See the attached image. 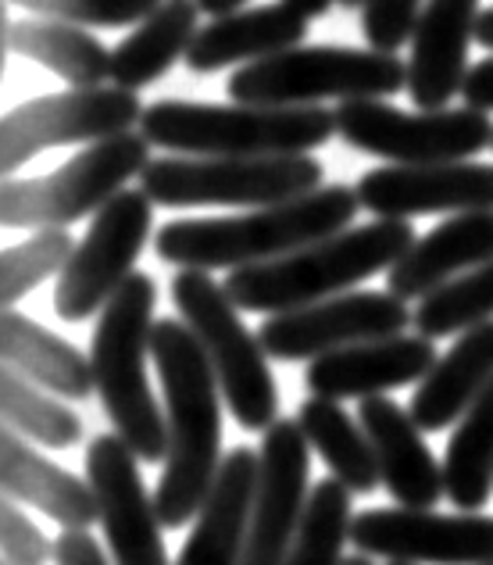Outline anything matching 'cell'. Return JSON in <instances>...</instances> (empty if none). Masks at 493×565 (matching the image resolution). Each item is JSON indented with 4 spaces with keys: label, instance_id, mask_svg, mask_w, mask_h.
Segmentation results:
<instances>
[{
    "label": "cell",
    "instance_id": "cell-5",
    "mask_svg": "<svg viewBox=\"0 0 493 565\" xmlns=\"http://www.w3.org/2000/svg\"><path fill=\"white\" fill-rule=\"evenodd\" d=\"M140 132L161 151L197 158H261L308 154L336 137V111L265 108V104H197L158 100L143 108Z\"/></svg>",
    "mask_w": 493,
    "mask_h": 565
},
{
    "label": "cell",
    "instance_id": "cell-16",
    "mask_svg": "<svg viewBox=\"0 0 493 565\" xmlns=\"http://www.w3.org/2000/svg\"><path fill=\"white\" fill-rule=\"evenodd\" d=\"M308 437L297 419H279L265 429L258 487L250 504V530L240 565H282L308 509Z\"/></svg>",
    "mask_w": 493,
    "mask_h": 565
},
{
    "label": "cell",
    "instance_id": "cell-4",
    "mask_svg": "<svg viewBox=\"0 0 493 565\" xmlns=\"http://www.w3.org/2000/svg\"><path fill=\"white\" fill-rule=\"evenodd\" d=\"M158 287L147 273H132L97 316L94 362L97 397L115 434L122 437L140 462H164L169 455V419L158 408L147 359H151Z\"/></svg>",
    "mask_w": 493,
    "mask_h": 565
},
{
    "label": "cell",
    "instance_id": "cell-2",
    "mask_svg": "<svg viewBox=\"0 0 493 565\" xmlns=\"http://www.w3.org/2000/svg\"><path fill=\"white\" fill-rule=\"evenodd\" d=\"M362 207L354 186L329 183L304 198L250 207L244 215L226 218H175L154 233V250L161 262L179 269H244L287 258L308 244L351 230Z\"/></svg>",
    "mask_w": 493,
    "mask_h": 565
},
{
    "label": "cell",
    "instance_id": "cell-19",
    "mask_svg": "<svg viewBox=\"0 0 493 565\" xmlns=\"http://www.w3.org/2000/svg\"><path fill=\"white\" fill-rule=\"evenodd\" d=\"M475 22L480 0H426L408 57V94L415 108L440 111L454 94L465 90Z\"/></svg>",
    "mask_w": 493,
    "mask_h": 565
},
{
    "label": "cell",
    "instance_id": "cell-44",
    "mask_svg": "<svg viewBox=\"0 0 493 565\" xmlns=\"http://www.w3.org/2000/svg\"><path fill=\"white\" fill-rule=\"evenodd\" d=\"M340 4H343V8H362L365 0H340Z\"/></svg>",
    "mask_w": 493,
    "mask_h": 565
},
{
    "label": "cell",
    "instance_id": "cell-45",
    "mask_svg": "<svg viewBox=\"0 0 493 565\" xmlns=\"http://www.w3.org/2000/svg\"><path fill=\"white\" fill-rule=\"evenodd\" d=\"M386 565H411V562H386Z\"/></svg>",
    "mask_w": 493,
    "mask_h": 565
},
{
    "label": "cell",
    "instance_id": "cell-18",
    "mask_svg": "<svg viewBox=\"0 0 493 565\" xmlns=\"http://www.w3.org/2000/svg\"><path fill=\"white\" fill-rule=\"evenodd\" d=\"M437 344L422 333H397L386 340H365V344L343 348L333 354L308 362L304 383L315 397L343 401V397H383L397 386L422 383L437 365Z\"/></svg>",
    "mask_w": 493,
    "mask_h": 565
},
{
    "label": "cell",
    "instance_id": "cell-24",
    "mask_svg": "<svg viewBox=\"0 0 493 565\" xmlns=\"http://www.w3.org/2000/svg\"><path fill=\"white\" fill-rule=\"evenodd\" d=\"M308 22L301 11L290 4H261V8H244L233 14H222L201 25V33L193 36L186 51V68L190 72H218L229 65H254L265 57H276L282 51L301 47L308 36Z\"/></svg>",
    "mask_w": 493,
    "mask_h": 565
},
{
    "label": "cell",
    "instance_id": "cell-8",
    "mask_svg": "<svg viewBox=\"0 0 493 565\" xmlns=\"http://www.w3.org/2000/svg\"><path fill=\"white\" fill-rule=\"evenodd\" d=\"M151 140L143 132L100 140L72 154L47 175L4 180L0 190V222L4 230H65L86 215H97L132 175L151 166Z\"/></svg>",
    "mask_w": 493,
    "mask_h": 565
},
{
    "label": "cell",
    "instance_id": "cell-30",
    "mask_svg": "<svg viewBox=\"0 0 493 565\" xmlns=\"http://www.w3.org/2000/svg\"><path fill=\"white\" fill-rule=\"evenodd\" d=\"M443 483L461 512H480L493 494V380L461 415L447 444Z\"/></svg>",
    "mask_w": 493,
    "mask_h": 565
},
{
    "label": "cell",
    "instance_id": "cell-17",
    "mask_svg": "<svg viewBox=\"0 0 493 565\" xmlns=\"http://www.w3.org/2000/svg\"><path fill=\"white\" fill-rule=\"evenodd\" d=\"M357 198L379 218L493 212V166L437 161V166H386L357 180Z\"/></svg>",
    "mask_w": 493,
    "mask_h": 565
},
{
    "label": "cell",
    "instance_id": "cell-13",
    "mask_svg": "<svg viewBox=\"0 0 493 565\" xmlns=\"http://www.w3.org/2000/svg\"><path fill=\"white\" fill-rule=\"evenodd\" d=\"M415 326V311L390 290H354L268 316L258 330L272 362H315L322 354L386 340Z\"/></svg>",
    "mask_w": 493,
    "mask_h": 565
},
{
    "label": "cell",
    "instance_id": "cell-14",
    "mask_svg": "<svg viewBox=\"0 0 493 565\" xmlns=\"http://www.w3.org/2000/svg\"><path fill=\"white\" fill-rule=\"evenodd\" d=\"M362 555L411 565H493V515L432 509H365L351 523Z\"/></svg>",
    "mask_w": 493,
    "mask_h": 565
},
{
    "label": "cell",
    "instance_id": "cell-41",
    "mask_svg": "<svg viewBox=\"0 0 493 565\" xmlns=\"http://www.w3.org/2000/svg\"><path fill=\"white\" fill-rule=\"evenodd\" d=\"M204 14H212V19H222V14H233V11H244L247 0H197Z\"/></svg>",
    "mask_w": 493,
    "mask_h": 565
},
{
    "label": "cell",
    "instance_id": "cell-34",
    "mask_svg": "<svg viewBox=\"0 0 493 565\" xmlns=\"http://www.w3.org/2000/svg\"><path fill=\"white\" fill-rule=\"evenodd\" d=\"M76 241L68 230H36L22 244L0 255V305L14 308L25 294H33L43 279L62 276Z\"/></svg>",
    "mask_w": 493,
    "mask_h": 565
},
{
    "label": "cell",
    "instance_id": "cell-6",
    "mask_svg": "<svg viewBox=\"0 0 493 565\" xmlns=\"http://www.w3.org/2000/svg\"><path fill=\"white\" fill-rule=\"evenodd\" d=\"M408 90V62L390 51L293 47L236 68L229 94L236 104L308 108L322 100H386Z\"/></svg>",
    "mask_w": 493,
    "mask_h": 565
},
{
    "label": "cell",
    "instance_id": "cell-1",
    "mask_svg": "<svg viewBox=\"0 0 493 565\" xmlns=\"http://www.w3.org/2000/svg\"><path fill=\"white\" fill-rule=\"evenodd\" d=\"M151 359L164 394L169 455L154 490L161 523L183 530L197 519L222 466V386L201 340L183 319H158L151 333Z\"/></svg>",
    "mask_w": 493,
    "mask_h": 565
},
{
    "label": "cell",
    "instance_id": "cell-37",
    "mask_svg": "<svg viewBox=\"0 0 493 565\" xmlns=\"http://www.w3.org/2000/svg\"><path fill=\"white\" fill-rule=\"evenodd\" d=\"M0 552L4 565H51L54 562V541L29 519L14 498L0 504Z\"/></svg>",
    "mask_w": 493,
    "mask_h": 565
},
{
    "label": "cell",
    "instance_id": "cell-15",
    "mask_svg": "<svg viewBox=\"0 0 493 565\" xmlns=\"http://www.w3.org/2000/svg\"><path fill=\"white\" fill-rule=\"evenodd\" d=\"M137 462L140 458L118 434H97L86 448V480L97 490L111 558L115 565H175L164 552V523Z\"/></svg>",
    "mask_w": 493,
    "mask_h": 565
},
{
    "label": "cell",
    "instance_id": "cell-35",
    "mask_svg": "<svg viewBox=\"0 0 493 565\" xmlns=\"http://www.w3.org/2000/svg\"><path fill=\"white\" fill-rule=\"evenodd\" d=\"M8 4L36 11L40 19H57L72 25L126 29L140 25L147 14H154L161 0H8Z\"/></svg>",
    "mask_w": 493,
    "mask_h": 565
},
{
    "label": "cell",
    "instance_id": "cell-22",
    "mask_svg": "<svg viewBox=\"0 0 493 565\" xmlns=\"http://www.w3.org/2000/svg\"><path fill=\"white\" fill-rule=\"evenodd\" d=\"M493 262V212H461L443 218L386 273V287L400 301H422L443 282Z\"/></svg>",
    "mask_w": 493,
    "mask_h": 565
},
{
    "label": "cell",
    "instance_id": "cell-38",
    "mask_svg": "<svg viewBox=\"0 0 493 565\" xmlns=\"http://www.w3.org/2000/svg\"><path fill=\"white\" fill-rule=\"evenodd\" d=\"M54 565H111L89 530H62L54 541Z\"/></svg>",
    "mask_w": 493,
    "mask_h": 565
},
{
    "label": "cell",
    "instance_id": "cell-36",
    "mask_svg": "<svg viewBox=\"0 0 493 565\" xmlns=\"http://www.w3.org/2000/svg\"><path fill=\"white\" fill-rule=\"evenodd\" d=\"M426 0H365L362 4V33L372 51L397 54L411 43L415 25L422 19Z\"/></svg>",
    "mask_w": 493,
    "mask_h": 565
},
{
    "label": "cell",
    "instance_id": "cell-27",
    "mask_svg": "<svg viewBox=\"0 0 493 565\" xmlns=\"http://www.w3.org/2000/svg\"><path fill=\"white\" fill-rule=\"evenodd\" d=\"M197 0H161L154 14L132 29L111 51V83L122 90H140L161 79L179 57H186L193 36L201 33Z\"/></svg>",
    "mask_w": 493,
    "mask_h": 565
},
{
    "label": "cell",
    "instance_id": "cell-33",
    "mask_svg": "<svg viewBox=\"0 0 493 565\" xmlns=\"http://www.w3.org/2000/svg\"><path fill=\"white\" fill-rule=\"evenodd\" d=\"M493 322V262L426 294L415 308V333L443 340Z\"/></svg>",
    "mask_w": 493,
    "mask_h": 565
},
{
    "label": "cell",
    "instance_id": "cell-25",
    "mask_svg": "<svg viewBox=\"0 0 493 565\" xmlns=\"http://www.w3.org/2000/svg\"><path fill=\"white\" fill-rule=\"evenodd\" d=\"M493 380V322L475 326L461 333L458 344L443 354L418 383L411 394V419L426 434H437L451 423H461V415L480 397Z\"/></svg>",
    "mask_w": 493,
    "mask_h": 565
},
{
    "label": "cell",
    "instance_id": "cell-32",
    "mask_svg": "<svg viewBox=\"0 0 493 565\" xmlns=\"http://www.w3.org/2000/svg\"><path fill=\"white\" fill-rule=\"evenodd\" d=\"M351 494L354 490L343 487L336 476L311 487L308 509L282 565H343V544L351 541L354 523Z\"/></svg>",
    "mask_w": 493,
    "mask_h": 565
},
{
    "label": "cell",
    "instance_id": "cell-42",
    "mask_svg": "<svg viewBox=\"0 0 493 565\" xmlns=\"http://www.w3.org/2000/svg\"><path fill=\"white\" fill-rule=\"evenodd\" d=\"M475 40H480L486 51H493V8L480 11V22H475Z\"/></svg>",
    "mask_w": 493,
    "mask_h": 565
},
{
    "label": "cell",
    "instance_id": "cell-10",
    "mask_svg": "<svg viewBox=\"0 0 493 565\" xmlns=\"http://www.w3.org/2000/svg\"><path fill=\"white\" fill-rule=\"evenodd\" d=\"M336 137L362 154L390 166H437L469 161L493 147V118L480 108L400 111L379 100H340Z\"/></svg>",
    "mask_w": 493,
    "mask_h": 565
},
{
    "label": "cell",
    "instance_id": "cell-20",
    "mask_svg": "<svg viewBox=\"0 0 493 565\" xmlns=\"http://www.w3.org/2000/svg\"><path fill=\"white\" fill-rule=\"evenodd\" d=\"M357 423L376 451L383 487L400 509H432L447 494L443 469L426 448L422 429L415 426L411 412H405L390 397H365L357 405Z\"/></svg>",
    "mask_w": 493,
    "mask_h": 565
},
{
    "label": "cell",
    "instance_id": "cell-9",
    "mask_svg": "<svg viewBox=\"0 0 493 565\" xmlns=\"http://www.w3.org/2000/svg\"><path fill=\"white\" fill-rule=\"evenodd\" d=\"M325 169L311 154L261 158H158L143 169L140 190L161 207H268L319 190Z\"/></svg>",
    "mask_w": 493,
    "mask_h": 565
},
{
    "label": "cell",
    "instance_id": "cell-28",
    "mask_svg": "<svg viewBox=\"0 0 493 565\" xmlns=\"http://www.w3.org/2000/svg\"><path fill=\"white\" fill-rule=\"evenodd\" d=\"M4 54L29 57L68 86H104V79H111V51L72 22L4 19Z\"/></svg>",
    "mask_w": 493,
    "mask_h": 565
},
{
    "label": "cell",
    "instance_id": "cell-31",
    "mask_svg": "<svg viewBox=\"0 0 493 565\" xmlns=\"http://www.w3.org/2000/svg\"><path fill=\"white\" fill-rule=\"evenodd\" d=\"M0 415H4L8 429L25 440H36L40 448L68 451L83 440L79 415L8 365L0 373Z\"/></svg>",
    "mask_w": 493,
    "mask_h": 565
},
{
    "label": "cell",
    "instance_id": "cell-23",
    "mask_svg": "<svg viewBox=\"0 0 493 565\" xmlns=\"http://www.w3.org/2000/svg\"><path fill=\"white\" fill-rule=\"evenodd\" d=\"M0 487H4V498L33 504L62 530H94L100 523L94 483L43 458L8 426L0 434Z\"/></svg>",
    "mask_w": 493,
    "mask_h": 565
},
{
    "label": "cell",
    "instance_id": "cell-39",
    "mask_svg": "<svg viewBox=\"0 0 493 565\" xmlns=\"http://www.w3.org/2000/svg\"><path fill=\"white\" fill-rule=\"evenodd\" d=\"M465 104L469 108H480V111H493V57H483L469 68V79H465Z\"/></svg>",
    "mask_w": 493,
    "mask_h": 565
},
{
    "label": "cell",
    "instance_id": "cell-29",
    "mask_svg": "<svg viewBox=\"0 0 493 565\" xmlns=\"http://www.w3.org/2000/svg\"><path fill=\"white\" fill-rule=\"evenodd\" d=\"M297 423H301L308 444L322 455V462L343 487H351L354 494H368V490L383 483L365 426L343 412L340 401L311 394L297 412Z\"/></svg>",
    "mask_w": 493,
    "mask_h": 565
},
{
    "label": "cell",
    "instance_id": "cell-11",
    "mask_svg": "<svg viewBox=\"0 0 493 565\" xmlns=\"http://www.w3.org/2000/svg\"><path fill=\"white\" fill-rule=\"evenodd\" d=\"M154 201L143 190H122L100 207L86 236L72 250L68 265L57 276L54 311L65 322L100 316L104 305L126 287L137 273L140 250L151 241Z\"/></svg>",
    "mask_w": 493,
    "mask_h": 565
},
{
    "label": "cell",
    "instance_id": "cell-26",
    "mask_svg": "<svg viewBox=\"0 0 493 565\" xmlns=\"http://www.w3.org/2000/svg\"><path fill=\"white\" fill-rule=\"evenodd\" d=\"M0 359L54 397L86 401L97 391L94 362L76 344H68L47 326L33 322L14 308H4V316H0Z\"/></svg>",
    "mask_w": 493,
    "mask_h": 565
},
{
    "label": "cell",
    "instance_id": "cell-3",
    "mask_svg": "<svg viewBox=\"0 0 493 565\" xmlns=\"http://www.w3.org/2000/svg\"><path fill=\"white\" fill-rule=\"evenodd\" d=\"M415 241L418 236L408 218H376L308 244L287 258L233 269L222 287L240 311L279 316V311L325 301L372 276L390 273Z\"/></svg>",
    "mask_w": 493,
    "mask_h": 565
},
{
    "label": "cell",
    "instance_id": "cell-21",
    "mask_svg": "<svg viewBox=\"0 0 493 565\" xmlns=\"http://www.w3.org/2000/svg\"><path fill=\"white\" fill-rule=\"evenodd\" d=\"M258 462L261 455L254 448L226 451L212 494L204 498L175 565H240L250 530L254 487H258Z\"/></svg>",
    "mask_w": 493,
    "mask_h": 565
},
{
    "label": "cell",
    "instance_id": "cell-40",
    "mask_svg": "<svg viewBox=\"0 0 493 565\" xmlns=\"http://www.w3.org/2000/svg\"><path fill=\"white\" fill-rule=\"evenodd\" d=\"M282 4H290L293 11H301L304 19H322V14L333 11V4H340V0H282Z\"/></svg>",
    "mask_w": 493,
    "mask_h": 565
},
{
    "label": "cell",
    "instance_id": "cell-7",
    "mask_svg": "<svg viewBox=\"0 0 493 565\" xmlns=\"http://www.w3.org/2000/svg\"><path fill=\"white\" fill-rule=\"evenodd\" d=\"M172 305L201 340L212 362L222 397L244 429H268L279 423V386L268 369V351L250 333L240 308L222 282L201 269H183L172 279Z\"/></svg>",
    "mask_w": 493,
    "mask_h": 565
},
{
    "label": "cell",
    "instance_id": "cell-12",
    "mask_svg": "<svg viewBox=\"0 0 493 565\" xmlns=\"http://www.w3.org/2000/svg\"><path fill=\"white\" fill-rule=\"evenodd\" d=\"M143 118V100L122 86H72L22 104L0 122V172L29 166L36 154L65 143H100L132 132Z\"/></svg>",
    "mask_w": 493,
    "mask_h": 565
},
{
    "label": "cell",
    "instance_id": "cell-43",
    "mask_svg": "<svg viewBox=\"0 0 493 565\" xmlns=\"http://www.w3.org/2000/svg\"><path fill=\"white\" fill-rule=\"evenodd\" d=\"M343 565H376V562H372V555H362V552H357L354 558H343Z\"/></svg>",
    "mask_w": 493,
    "mask_h": 565
}]
</instances>
